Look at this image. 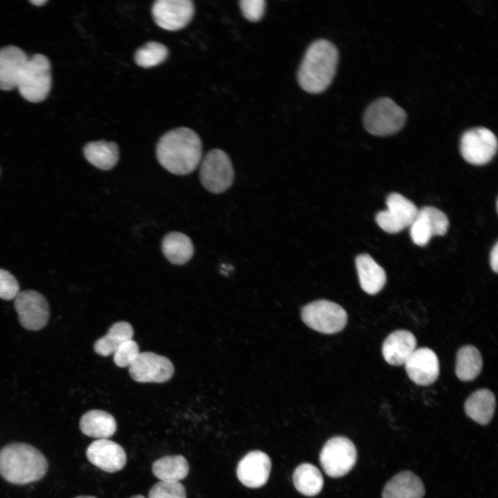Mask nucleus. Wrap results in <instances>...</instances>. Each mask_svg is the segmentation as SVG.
<instances>
[{"label":"nucleus","instance_id":"nucleus-12","mask_svg":"<svg viewBox=\"0 0 498 498\" xmlns=\"http://www.w3.org/2000/svg\"><path fill=\"white\" fill-rule=\"evenodd\" d=\"M129 371L138 382H164L172 377L174 368L167 358L147 351L138 354Z\"/></svg>","mask_w":498,"mask_h":498},{"label":"nucleus","instance_id":"nucleus-32","mask_svg":"<svg viewBox=\"0 0 498 498\" xmlns=\"http://www.w3.org/2000/svg\"><path fill=\"white\" fill-rule=\"evenodd\" d=\"M139 353L138 344L131 339L122 344L113 353V361L118 367H129Z\"/></svg>","mask_w":498,"mask_h":498},{"label":"nucleus","instance_id":"nucleus-11","mask_svg":"<svg viewBox=\"0 0 498 498\" xmlns=\"http://www.w3.org/2000/svg\"><path fill=\"white\" fill-rule=\"evenodd\" d=\"M155 23L161 28L176 31L185 27L194 14L191 0H158L151 7Z\"/></svg>","mask_w":498,"mask_h":498},{"label":"nucleus","instance_id":"nucleus-31","mask_svg":"<svg viewBox=\"0 0 498 498\" xmlns=\"http://www.w3.org/2000/svg\"><path fill=\"white\" fill-rule=\"evenodd\" d=\"M149 498H186V490L179 481H160L149 490Z\"/></svg>","mask_w":498,"mask_h":498},{"label":"nucleus","instance_id":"nucleus-3","mask_svg":"<svg viewBox=\"0 0 498 498\" xmlns=\"http://www.w3.org/2000/svg\"><path fill=\"white\" fill-rule=\"evenodd\" d=\"M48 467L44 454L30 445L11 443L0 450V474L9 483L24 485L38 481Z\"/></svg>","mask_w":498,"mask_h":498},{"label":"nucleus","instance_id":"nucleus-26","mask_svg":"<svg viewBox=\"0 0 498 498\" xmlns=\"http://www.w3.org/2000/svg\"><path fill=\"white\" fill-rule=\"evenodd\" d=\"M133 329L131 325L124 321L114 323L107 333L99 338L94 344L95 353L102 356L113 353L124 342L131 340Z\"/></svg>","mask_w":498,"mask_h":498},{"label":"nucleus","instance_id":"nucleus-28","mask_svg":"<svg viewBox=\"0 0 498 498\" xmlns=\"http://www.w3.org/2000/svg\"><path fill=\"white\" fill-rule=\"evenodd\" d=\"M154 475L163 481H179L189 472V464L182 455L165 456L152 465Z\"/></svg>","mask_w":498,"mask_h":498},{"label":"nucleus","instance_id":"nucleus-33","mask_svg":"<svg viewBox=\"0 0 498 498\" xmlns=\"http://www.w3.org/2000/svg\"><path fill=\"white\" fill-rule=\"evenodd\" d=\"M239 4L243 17L252 22L259 21L264 14V0H241Z\"/></svg>","mask_w":498,"mask_h":498},{"label":"nucleus","instance_id":"nucleus-34","mask_svg":"<svg viewBox=\"0 0 498 498\" xmlns=\"http://www.w3.org/2000/svg\"><path fill=\"white\" fill-rule=\"evenodd\" d=\"M19 286L15 277L8 271L0 268V298L15 299L19 293Z\"/></svg>","mask_w":498,"mask_h":498},{"label":"nucleus","instance_id":"nucleus-7","mask_svg":"<svg viewBox=\"0 0 498 498\" xmlns=\"http://www.w3.org/2000/svg\"><path fill=\"white\" fill-rule=\"evenodd\" d=\"M234 176L230 158L221 149L210 150L201 161L200 180L205 189L212 193L219 194L229 189Z\"/></svg>","mask_w":498,"mask_h":498},{"label":"nucleus","instance_id":"nucleus-13","mask_svg":"<svg viewBox=\"0 0 498 498\" xmlns=\"http://www.w3.org/2000/svg\"><path fill=\"white\" fill-rule=\"evenodd\" d=\"M15 299V307L19 322L25 329L37 331L46 325L49 318V307L42 294L28 290L19 293Z\"/></svg>","mask_w":498,"mask_h":498},{"label":"nucleus","instance_id":"nucleus-30","mask_svg":"<svg viewBox=\"0 0 498 498\" xmlns=\"http://www.w3.org/2000/svg\"><path fill=\"white\" fill-rule=\"evenodd\" d=\"M168 54V48L163 44L149 42L137 49L134 54V60L141 67L150 68L163 62Z\"/></svg>","mask_w":498,"mask_h":498},{"label":"nucleus","instance_id":"nucleus-23","mask_svg":"<svg viewBox=\"0 0 498 498\" xmlns=\"http://www.w3.org/2000/svg\"><path fill=\"white\" fill-rule=\"evenodd\" d=\"M496 406L494 394L487 389L473 392L465 400V412L468 417L481 425L488 424L493 417Z\"/></svg>","mask_w":498,"mask_h":498},{"label":"nucleus","instance_id":"nucleus-18","mask_svg":"<svg viewBox=\"0 0 498 498\" xmlns=\"http://www.w3.org/2000/svg\"><path fill=\"white\" fill-rule=\"evenodd\" d=\"M416 339L414 334L404 329L396 330L390 333L382 346V353L385 361L391 365H404L416 349Z\"/></svg>","mask_w":498,"mask_h":498},{"label":"nucleus","instance_id":"nucleus-8","mask_svg":"<svg viewBox=\"0 0 498 498\" xmlns=\"http://www.w3.org/2000/svg\"><path fill=\"white\" fill-rule=\"evenodd\" d=\"M357 459V450L352 441L344 436L330 439L323 446L320 461L324 472L331 477L348 473Z\"/></svg>","mask_w":498,"mask_h":498},{"label":"nucleus","instance_id":"nucleus-22","mask_svg":"<svg viewBox=\"0 0 498 498\" xmlns=\"http://www.w3.org/2000/svg\"><path fill=\"white\" fill-rule=\"evenodd\" d=\"M80 428L82 432L88 436L103 439L114 434L117 424L114 417L109 413L93 409L81 417Z\"/></svg>","mask_w":498,"mask_h":498},{"label":"nucleus","instance_id":"nucleus-14","mask_svg":"<svg viewBox=\"0 0 498 498\" xmlns=\"http://www.w3.org/2000/svg\"><path fill=\"white\" fill-rule=\"evenodd\" d=\"M449 227L446 214L434 207L425 206L418 210V214L409 226L413 242L425 246L433 236L444 235Z\"/></svg>","mask_w":498,"mask_h":498},{"label":"nucleus","instance_id":"nucleus-29","mask_svg":"<svg viewBox=\"0 0 498 498\" xmlns=\"http://www.w3.org/2000/svg\"><path fill=\"white\" fill-rule=\"evenodd\" d=\"M295 488L306 496H315L322 489L323 477L319 469L310 463L297 466L293 476Z\"/></svg>","mask_w":498,"mask_h":498},{"label":"nucleus","instance_id":"nucleus-20","mask_svg":"<svg viewBox=\"0 0 498 498\" xmlns=\"http://www.w3.org/2000/svg\"><path fill=\"white\" fill-rule=\"evenodd\" d=\"M356 266L362 289L369 295H376L384 287L387 281L385 270L368 254L356 258Z\"/></svg>","mask_w":498,"mask_h":498},{"label":"nucleus","instance_id":"nucleus-25","mask_svg":"<svg viewBox=\"0 0 498 498\" xmlns=\"http://www.w3.org/2000/svg\"><path fill=\"white\" fill-rule=\"evenodd\" d=\"M162 251L173 264L183 265L193 256L194 246L189 237L179 232L168 233L163 239Z\"/></svg>","mask_w":498,"mask_h":498},{"label":"nucleus","instance_id":"nucleus-37","mask_svg":"<svg viewBox=\"0 0 498 498\" xmlns=\"http://www.w3.org/2000/svg\"><path fill=\"white\" fill-rule=\"evenodd\" d=\"M75 498H97V497H93V496L82 495V496L76 497Z\"/></svg>","mask_w":498,"mask_h":498},{"label":"nucleus","instance_id":"nucleus-38","mask_svg":"<svg viewBox=\"0 0 498 498\" xmlns=\"http://www.w3.org/2000/svg\"><path fill=\"white\" fill-rule=\"evenodd\" d=\"M130 498H146V497H145L144 496L140 495H134Z\"/></svg>","mask_w":498,"mask_h":498},{"label":"nucleus","instance_id":"nucleus-16","mask_svg":"<svg viewBox=\"0 0 498 498\" xmlns=\"http://www.w3.org/2000/svg\"><path fill=\"white\" fill-rule=\"evenodd\" d=\"M404 365L409 379L418 385H430L439 375L438 357L427 347L416 349Z\"/></svg>","mask_w":498,"mask_h":498},{"label":"nucleus","instance_id":"nucleus-19","mask_svg":"<svg viewBox=\"0 0 498 498\" xmlns=\"http://www.w3.org/2000/svg\"><path fill=\"white\" fill-rule=\"evenodd\" d=\"M28 58L22 49L15 46L0 49V89L10 91L17 88Z\"/></svg>","mask_w":498,"mask_h":498},{"label":"nucleus","instance_id":"nucleus-27","mask_svg":"<svg viewBox=\"0 0 498 498\" xmlns=\"http://www.w3.org/2000/svg\"><path fill=\"white\" fill-rule=\"evenodd\" d=\"M483 367L482 356L478 349L472 345L461 347L456 353L455 373L462 381L474 380Z\"/></svg>","mask_w":498,"mask_h":498},{"label":"nucleus","instance_id":"nucleus-5","mask_svg":"<svg viewBox=\"0 0 498 498\" xmlns=\"http://www.w3.org/2000/svg\"><path fill=\"white\" fill-rule=\"evenodd\" d=\"M406 113L391 98H381L366 109L363 122L366 130L377 136H386L400 131L405 124Z\"/></svg>","mask_w":498,"mask_h":498},{"label":"nucleus","instance_id":"nucleus-17","mask_svg":"<svg viewBox=\"0 0 498 498\" xmlns=\"http://www.w3.org/2000/svg\"><path fill=\"white\" fill-rule=\"evenodd\" d=\"M270 468V457L261 451L255 450L248 453L239 462L237 474L244 486L259 488L266 483Z\"/></svg>","mask_w":498,"mask_h":498},{"label":"nucleus","instance_id":"nucleus-9","mask_svg":"<svg viewBox=\"0 0 498 498\" xmlns=\"http://www.w3.org/2000/svg\"><path fill=\"white\" fill-rule=\"evenodd\" d=\"M387 210L376 216L378 226L390 234H395L409 227L416 217L418 209L409 199L400 193L393 192L386 199Z\"/></svg>","mask_w":498,"mask_h":498},{"label":"nucleus","instance_id":"nucleus-10","mask_svg":"<svg viewBox=\"0 0 498 498\" xmlns=\"http://www.w3.org/2000/svg\"><path fill=\"white\" fill-rule=\"evenodd\" d=\"M497 149L495 135L484 127L470 129L461 138V156L472 165H482L488 163L495 155Z\"/></svg>","mask_w":498,"mask_h":498},{"label":"nucleus","instance_id":"nucleus-21","mask_svg":"<svg viewBox=\"0 0 498 498\" xmlns=\"http://www.w3.org/2000/svg\"><path fill=\"white\" fill-rule=\"evenodd\" d=\"M425 487L418 477L410 471H402L385 486L382 498H423Z\"/></svg>","mask_w":498,"mask_h":498},{"label":"nucleus","instance_id":"nucleus-2","mask_svg":"<svg viewBox=\"0 0 498 498\" xmlns=\"http://www.w3.org/2000/svg\"><path fill=\"white\" fill-rule=\"evenodd\" d=\"M338 62V50L330 41L320 39L307 48L297 72L301 88L307 93H320L331 83Z\"/></svg>","mask_w":498,"mask_h":498},{"label":"nucleus","instance_id":"nucleus-1","mask_svg":"<svg viewBox=\"0 0 498 498\" xmlns=\"http://www.w3.org/2000/svg\"><path fill=\"white\" fill-rule=\"evenodd\" d=\"M156 154L159 163L168 172L186 175L194 171L201 160L202 142L192 129L176 128L160 137Z\"/></svg>","mask_w":498,"mask_h":498},{"label":"nucleus","instance_id":"nucleus-24","mask_svg":"<svg viewBox=\"0 0 498 498\" xmlns=\"http://www.w3.org/2000/svg\"><path fill=\"white\" fill-rule=\"evenodd\" d=\"M83 152L91 164L102 170L112 169L119 159L118 147L114 142H90L84 146Z\"/></svg>","mask_w":498,"mask_h":498},{"label":"nucleus","instance_id":"nucleus-36","mask_svg":"<svg viewBox=\"0 0 498 498\" xmlns=\"http://www.w3.org/2000/svg\"><path fill=\"white\" fill-rule=\"evenodd\" d=\"M30 2L32 3L33 4H34L35 6H40L44 3H46L47 2V1L46 0H33V1H30Z\"/></svg>","mask_w":498,"mask_h":498},{"label":"nucleus","instance_id":"nucleus-35","mask_svg":"<svg viewBox=\"0 0 498 498\" xmlns=\"http://www.w3.org/2000/svg\"><path fill=\"white\" fill-rule=\"evenodd\" d=\"M490 264L494 272L498 270V243H496L492 248L490 255Z\"/></svg>","mask_w":498,"mask_h":498},{"label":"nucleus","instance_id":"nucleus-4","mask_svg":"<svg viewBox=\"0 0 498 498\" xmlns=\"http://www.w3.org/2000/svg\"><path fill=\"white\" fill-rule=\"evenodd\" d=\"M51 88L50 63L44 55L28 58L19 78L17 89L20 95L31 102L46 99Z\"/></svg>","mask_w":498,"mask_h":498},{"label":"nucleus","instance_id":"nucleus-15","mask_svg":"<svg viewBox=\"0 0 498 498\" xmlns=\"http://www.w3.org/2000/svg\"><path fill=\"white\" fill-rule=\"evenodd\" d=\"M86 455L92 464L107 472L120 470L127 462L123 448L108 439L93 441L87 448Z\"/></svg>","mask_w":498,"mask_h":498},{"label":"nucleus","instance_id":"nucleus-6","mask_svg":"<svg viewBox=\"0 0 498 498\" xmlns=\"http://www.w3.org/2000/svg\"><path fill=\"white\" fill-rule=\"evenodd\" d=\"M301 317L311 329L325 334L341 331L347 323V313L338 304L320 299L304 306Z\"/></svg>","mask_w":498,"mask_h":498}]
</instances>
